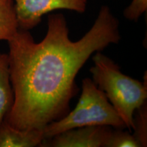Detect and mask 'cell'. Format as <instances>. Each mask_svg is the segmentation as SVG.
Listing matches in <instances>:
<instances>
[{
	"mask_svg": "<svg viewBox=\"0 0 147 147\" xmlns=\"http://www.w3.org/2000/svg\"><path fill=\"white\" fill-rule=\"evenodd\" d=\"M13 0H0V41L12 39L19 30Z\"/></svg>",
	"mask_w": 147,
	"mask_h": 147,
	"instance_id": "8",
	"label": "cell"
},
{
	"mask_svg": "<svg viewBox=\"0 0 147 147\" xmlns=\"http://www.w3.org/2000/svg\"><path fill=\"white\" fill-rule=\"evenodd\" d=\"M14 103L8 54L0 53V125L10 113Z\"/></svg>",
	"mask_w": 147,
	"mask_h": 147,
	"instance_id": "7",
	"label": "cell"
},
{
	"mask_svg": "<svg viewBox=\"0 0 147 147\" xmlns=\"http://www.w3.org/2000/svg\"><path fill=\"white\" fill-rule=\"evenodd\" d=\"M95 125L110 126L116 129L126 128L105 93L92 79L86 78L82 80V93L74 109L47 125L43 129L44 136L45 139L50 138L71 129Z\"/></svg>",
	"mask_w": 147,
	"mask_h": 147,
	"instance_id": "3",
	"label": "cell"
},
{
	"mask_svg": "<svg viewBox=\"0 0 147 147\" xmlns=\"http://www.w3.org/2000/svg\"><path fill=\"white\" fill-rule=\"evenodd\" d=\"M113 129L112 127L106 125L71 129L50 138L44 139L40 146L104 147Z\"/></svg>",
	"mask_w": 147,
	"mask_h": 147,
	"instance_id": "5",
	"label": "cell"
},
{
	"mask_svg": "<svg viewBox=\"0 0 147 147\" xmlns=\"http://www.w3.org/2000/svg\"><path fill=\"white\" fill-rule=\"evenodd\" d=\"M147 10V0H132L125 9L123 14L127 20L137 21Z\"/></svg>",
	"mask_w": 147,
	"mask_h": 147,
	"instance_id": "11",
	"label": "cell"
},
{
	"mask_svg": "<svg viewBox=\"0 0 147 147\" xmlns=\"http://www.w3.org/2000/svg\"><path fill=\"white\" fill-rule=\"evenodd\" d=\"M133 135L140 144L141 147L147 146V107L145 102L138 108L134 115Z\"/></svg>",
	"mask_w": 147,
	"mask_h": 147,
	"instance_id": "9",
	"label": "cell"
},
{
	"mask_svg": "<svg viewBox=\"0 0 147 147\" xmlns=\"http://www.w3.org/2000/svg\"><path fill=\"white\" fill-rule=\"evenodd\" d=\"M92 59L94 63L90 69L92 80L105 93L126 128L131 131L134 127V113L146 102V80L142 83L124 74L118 64L101 51L95 53Z\"/></svg>",
	"mask_w": 147,
	"mask_h": 147,
	"instance_id": "2",
	"label": "cell"
},
{
	"mask_svg": "<svg viewBox=\"0 0 147 147\" xmlns=\"http://www.w3.org/2000/svg\"><path fill=\"white\" fill-rule=\"evenodd\" d=\"M20 29L29 31L42 21L46 14L56 10H69L83 13L87 0H13Z\"/></svg>",
	"mask_w": 147,
	"mask_h": 147,
	"instance_id": "4",
	"label": "cell"
},
{
	"mask_svg": "<svg viewBox=\"0 0 147 147\" xmlns=\"http://www.w3.org/2000/svg\"><path fill=\"white\" fill-rule=\"evenodd\" d=\"M123 129H113L104 147H141L133 134Z\"/></svg>",
	"mask_w": 147,
	"mask_h": 147,
	"instance_id": "10",
	"label": "cell"
},
{
	"mask_svg": "<svg viewBox=\"0 0 147 147\" xmlns=\"http://www.w3.org/2000/svg\"><path fill=\"white\" fill-rule=\"evenodd\" d=\"M120 40L119 21L107 5L76 42L69 38L62 14L49 16L47 34L40 42L19 29L8 41L14 103L5 121L18 129L43 130L63 118L78 92L75 80L80 69L92 55Z\"/></svg>",
	"mask_w": 147,
	"mask_h": 147,
	"instance_id": "1",
	"label": "cell"
},
{
	"mask_svg": "<svg viewBox=\"0 0 147 147\" xmlns=\"http://www.w3.org/2000/svg\"><path fill=\"white\" fill-rule=\"evenodd\" d=\"M44 139L43 130L18 129L5 120L0 125V147L40 146Z\"/></svg>",
	"mask_w": 147,
	"mask_h": 147,
	"instance_id": "6",
	"label": "cell"
}]
</instances>
